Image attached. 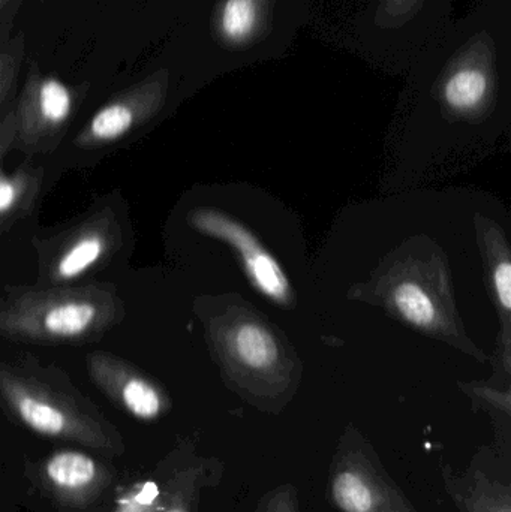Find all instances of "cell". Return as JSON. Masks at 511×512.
<instances>
[{"mask_svg":"<svg viewBox=\"0 0 511 512\" xmlns=\"http://www.w3.org/2000/svg\"><path fill=\"white\" fill-rule=\"evenodd\" d=\"M396 312L414 327L435 328L440 321L437 303L428 289L413 280H404L392 289Z\"/></svg>","mask_w":511,"mask_h":512,"instance_id":"ba28073f","label":"cell"},{"mask_svg":"<svg viewBox=\"0 0 511 512\" xmlns=\"http://www.w3.org/2000/svg\"><path fill=\"white\" fill-rule=\"evenodd\" d=\"M77 87H69L53 75L42 74L39 62L29 60L24 104L29 113L48 126L63 125L74 111Z\"/></svg>","mask_w":511,"mask_h":512,"instance_id":"3957f363","label":"cell"},{"mask_svg":"<svg viewBox=\"0 0 511 512\" xmlns=\"http://www.w3.org/2000/svg\"><path fill=\"white\" fill-rule=\"evenodd\" d=\"M488 90V80L482 72L474 69L456 72L447 83L444 95L450 107L455 110H473L476 108Z\"/></svg>","mask_w":511,"mask_h":512,"instance_id":"30bf717a","label":"cell"},{"mask_svg":"<svg viewBox=\"0 0 511 512\" xmlns=\"http://www.w3.org/2000/svg\"><path fill=\"white\" fill-rule=\"evenodd\" d=\"M333 499L344 512H381L389 504V492H383L375 478L357 469H345L336 475Z\"/></svg>","mask_w":511,"mask_h":512,"instance_id":"8992f818","label":"cell"},{"mask_svg":"<svg viewBox=\"0 0 511 512\" xmlns=\"http://www.w3.org/2000/svg\"><path fill=\"white\" fill-rule=\"evenodd\" d=\"M125 408L141 420H153L162 411V400L158 391L143 379L131 378L120 388Z\"/></svg>","mask_w":511,"mask_h":512,"instance_id":"8fae6325","label":"cell"},{"mask_svg":"<svg viewBox=\"0 0 511 512\" xmlns=\"http://www.w3.org/2000/svg\"><path fill=\"white\" fill-rule=\"evenodd\" d=\"M45 474L54 487L69 493L90 489L99 480L95 460L72 451H63L51 457L45 466Z\"/></svg>","mask_w":511,"mask_h":512,"instance_id":"52a82bcc","label":"cell"},{"mask_svg":"<svg viewBox=\"0 0 511 512\" xmlns=\"http://www.w3.org/2000/svg\"><path fill=\"white\" fill-rule=\"evenodd\" d=\"M15 195L17 192H15L14 186L0 180V212H5L15 203Z\"/></svg>","mask_w":511,"mask_h":512,"instance_id":"2e32d148","label":"cell"},{"mask_svg":"<svg viewBox=\"0 0 511 512\" xmlns=\"http://www.w3.org/2000/svg\"><path fill=\"white\" fill-rule=\"evenodd\" d=\"M27 0H0V33L14 32L15 18Z\"/></svg>","mask_w":511,"mask_h":512,"instance_id":"9a60e30c","label":"cell"},{"mask_svg":"<svg viewBox=\"0 0 511 512\" xmlns=\"http://www.w3.org/2000/svg\"><path fill=\"white\" fill-rule=\"evenodd\" d=\"M230 355L252 372H270L279 361L278 343L258 322L237 324L228 337Z\"/></svg>","mask_w":511,"mask_h":512,"instance_id":"5b68a950","label":"cell"},{"mask_svg":"<svg viewBox=\"0 0 511 512\" xmlns=\"http://www.w3.org/2000/svg\"><path fill=\"white\" fill-rule=\"evenodd\" d=\"M102 252L101 240L96 237L81 240L59 262V274L65 279H72L89 268Z\"/></svg>","mask_w":511,"mask_h":512,"instance_id":"4fadbf2b","label":"cell"},{"mask_svg":"<svg viewBox=\"0 0 511 512\" xmlns=\"http://www.w3.org/2000/svg\"><path fill=\"white\" fill-rule=\"evenodd\" d=\"M12 405L15 406V411L21 421L41 435L78 439L83 444H89L96 448L107 444V439L104 436L96 435L86 426H81L77 421L72 420L62 408L47 402V400L23 393L17 394L12 399Z\"/></svg>","mask_w":511,"mask_h":512,"instance_id":"277c9868","label":"cell"},{"mask_svg":"<svg viewBox=\"0 0 511 512\" xmlns=\"http://www.w3.org/2000/svg\"><path fill=\"white\" fill-rule=\"evenodd\" d=\"M167 512H188L183 507H173L171 510H168Z\"/></svg>","mask_w":511,"mask_h":512,"instance_id":"ac0fdd59","label":"cell"},{"mask_svg":"<svg viewBox=\"0 0 511 512\" xmlns=\"http://www.w3.org/2000/svg\"><path fill=\"white\" fill-rule=\"evenodd\" d=\"M494 286L498 301L506 313H509L511 309V265L507 256L495 264Z\"/></svg>","mask_w":511,"mask_h":512,"instance_id":"5bb4252c","label":"cell"},{"mask_svg":"<svg viewBox=\"0 0 511 512\" xmlns=\"http://www.w3.org/2000/svg\"><path fill=\"white\" fill-rule=\"evenodd\" d=\"M255 15L252 0H227L222 11V30L228 38L243 39L254 27Z\"/></svg>","mask_w":511,"mask_h":512,"instance_id":"7c38bea8","label":"cell"},{"mask_svg":"<svg viewBox=\"0 0 511 512\" xmlns=\"http://www.w3.org/2000/svg\"><path fill=\"white\" fill-rule=\"evenodd\" d=\"M95 315L96 309L92 304H60L45 315L44 325L54 336H78L92 324Z\"/></svg>","mask_w":511,"mask_h":512,"instance_id":"9c48e42d","label":"cell"},{"mask_svg":"<svg viewBox=\"0 0 511 512\" xmlns=\"http://www.w3.org/2000/svg\"><path fill=\"white\" fill-rule=\"evenodd\" d=\"M267 512H293V507H291L290 501L284 498V495H279L278 498L273 499Z\"/></svg>","mask_w":511,"mask_h":512,"instance_id":"e0dca14e","label":"cell"},{"mask_svg":"<svg viewBox=\"0 0 511 512\" xmlns=\"http://www.w3.org/2000/svg\"><path fill=\"white\" fill-rule=\"evenodd\" d=\"M165 81V72H155L141 83L129 87L128 92L108 102L93 116L89 125L90 134L98 140L108 141L116 140L131 131L141 108L158 104L164 95Z\"/></svg>","mask_w":511,"mask_h":512,"instance_id":"7a4b0ae2","label":"cell"},{"mask_svg":"<svg viewBox=\"0 0 511 512\" xmlns=\"http://www.w3.org/2000/svg\"><path fill=\"white\" fill-rule=\"evenodd\" d=\"M191 224L201 233L227 242L261 294L278 304L291 303L293 292L281 265L239 222L215 210H198L191 216Z\"/></svg>","mask_w":511,"mask_h":512,"instance_id":"6da1fadb","label":"cell"}]
</instances>
